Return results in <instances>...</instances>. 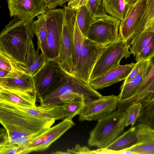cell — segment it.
Returning <instances> with one entry per match:
<instances>
[{"instance_id":"cell-1","label":"cell","mask_w":154,"mask_h":154,"mask_svg":"<svg viewBox=\"0 0 154 154\" xmlns=\"http://www.w3.org/2000/svg\"><path fill=\"white\" fill-rule=\"evenodd\" d=\"M55 121L35 117L0 101V122L10 145H17L20 154L29 141L51 127Z\"/></svg>"},{"instance_id":"cell-2","label":"cell","mask_w":154,"mask_h":154,"mask_svg":"<svg viewBox=\"0 0 154 154\" xmlns=\"http://www.w3.org/2000/svg\"><path fill=\"white\" fill-rule=\"evenodd\" d=\"M33 22L14 16L0 34V51L11 61L13 65L26 66V53L34 33Z\"/></svg>"},{"instance_id":"cell-3","label":"cell","mask_w":154,"mask_h":154,"mask_svg":"<svg viewBox=\"0 0 154 154\" xmlns=\"http://www.w3.org/2000/svg\"><path fill=\"white\" fill-rule=\"evenodd\" d=\"M125 115V112L117 109L98 120L90 132L88 141V146L105 148L112 143L124 131Z\"/></svg>"},{"instance_id":"cell-4","label":"cell","mask_w":154,"mask_h":154,"mask_svg":"<svg viewBox=\"0 0 154 154\" xmlns=\"http://www.w3.org/2000/svg\"><path fill=\"white\" fill-rule=\"evenodd\" d=\"M63 8L65 15L57 59L63 69L71 75L74 68L73 37L77 10L66 5Z\"/></svg>"},{"instance_id":"cell-5","label":"cell","mask_w":154,"mask_h":154,"mask_svg":"<svg viewBox=\"0 0 154 154\" xmlns=\"http://www.w3.org/2000/svg\"><path fill=\"white\" fill-rule=\"evenodd\" d=\"M130 45L121 38L106 46L96 62L90 76L89 81L103 76L120 65L122 59L130 57Z\"/></svg>"},{"instance_id":"cell-6","label":"cell","mask_w":154,"mask_h":154,"mask_svg":"<svg viewBox=\"0 0 154 154\" xmlns=\"http://www.w3.org/2000/svg\"><path fill=\"white\" fill-rule=\"evenodd\" d=\"M45 14L47 47L44 55L46 61L58 57L65 11L64 8L49 9Z\"/></svg>"},{"instance_id":"cell-7","label":"cell","mask_w":154,"mask_h":154,"mask_svg":"<svg viewBox=\"0 0 154 154\" xmlns=\"http://www.w3.org/2000/svg\"><path fill=\"white\" fill-rule=\"evenodd\" d=\"M120 23L119 19L108 15L95 18L90 26L86 37L106 46L120 38L119 33Z\"/></svg>"},{"instance_id":"cell-8","label":"cell","mask_w":154,"mask_h":154,"mask_svg":"<svg viewBox=\"0 0 154 154\" xmlns=\"http://www.w3.org/2000/svg\"><path fill=\"white\" fill-rule=\"evenodd\" d=\"M106 47L85 36L79 60L71 75L89 83L94 66Z\"/></svg>"},{"instance_id":"cell-9","label":"cell","mask_w":154,"mask_h":154,"mask_svg":"<svg viewBox=\"0 0 154 154\" xmlns=\"http://www.w3.org/2000/svg\"><path fill=\"white\" fill-rule=\"evenodd\" d=\"M118 101L117 96L113 95L85 101L79 120L81 122L98 121L104 118L116 110Z\"/></svg>"},{"instance_id":"cell-10","label":"cell","mask_w":154,"mask_h":154,"mask_svg":"<svg viewBox=\"0 0 154 154\" xmlns=\"http://www.w3.org/2000/svg\"><path fill=\"white\" fill-rule=\"evenodd\" d=\"M75 125L72 119L65 118L58 124L50 127L29 141L25 147L22 154L45 150Z\"/></svg>"},{"instance_id":"cell-11","label":"cell","mask_w":154,"mask_h":154,"mask_svg":"<svg viewBox=\"0 0 154 154\" xmlns=\"http://www.w3.org/2000/svg\"><path fill=\"white\" fill-rule=\"evenodd\" d=\"M68 74L57 59L48 60L33 76L35 92L38 97L52 84Z\"/></svg>"},{"instance_id":"cell-12","label":"cell","mask_w":154,"mask_h":154,"mask_svg":"<svg viewBox=\"0 0 154 154\" xmlns=\"http://www.w3.org/2000/svg\"><path fill=\"white\" fill-rule=\"evenodd\" d=\"M7 2L11 17L32 21L35 17L47 11L45 0H7Z\"/></svg>"},{"instance_id":"cell-13","label":"cell","mask_w":154,"mask_h":154,"mask_svg":"<svg viewBox=\"0 0 154 154\" xmlns=\"http://www.w3.org/2000/svg\"><path fill=\"white\" fill-rule=\"evenodd\" d=\"M147 0H139L129 8L125 17L120 20L119 33L121 38L128 42L135 35L137 26L145 8Z\"/></svg>"},{"instance_id":"cell-14","label":"cell","mask_w":154,"mask_h":154,"mask_svg":"<svg viewBox=\"0 0 154 154\" xmlns=\"http://www.w3.org/2000/svg\"><path fill=\"white\" fill-rule=\"evenodd\" d=\"M0 87L7 89L35 93L33 76L14 66L7 75L0 78Z\"/></svg>"},{"instance_id":"cell-15","label":"cell","mask_w":154,"mask_h":154,"mask_svg":"<svg viewBox=\"0 0 154 154\" xmlns=\"http://www.w3.org/2000/svg\"><path fill=\"white\" fill-rule=\"evenodd\" d=\"M57 91L59 95L72 93L82 94L84 97L85 101L96 99L102 96L93 88L89 83L71 75Z\"/></svg>"},{"instance_id":"cell-16","label":"cell","mask_w":154,"mask_h":154,"mask_svg":"<svg viewBox=\"0 0 154 154\" xmlns=\"http://www.w3.org/2000/svg\"><path fill=\"white\" fill-rule=\"evenodd\" d=\"M135 64L136 63L132 62L125 65H120L103 76L90 81L89 83L96 90L110 86L125 79L132 70Z\"/></svg>"},{"instance_id":"cell-17","label":"cell","mask_w":154,"mask_h":154,"mask_svg":"<svg viewBox=\"0 0 154 154\" xmlns=\"http://www.w3.org/2000/svg\"><path fill=\"white\" fill-rule=\"evenodd\" d=\"M136 127L137 141L127 149L135 154H154V129L144 123Z\"/></svg>"},{"instance_id":"cell-18","label":"cell","mask_w":154,"mask_h":154,"mask_svg":"<svg viewBox=\"0 0 154 154\" xmlns=\"http://www.w3.org/2000/svg\"><path fill=\"white\" fill-rule=\"evenodd\" d=\"M37 96L35 93L7 89L0 87V100L23 106L35 107Z\"/></svg>"},{"instance_id":"cell-19","label":"cell","mask_w":154,"mask_h":154,"mask_svg":"<svg viewBox=\"0 0 154 154\" xmlns=\"http://www.w3.org/2000/svg\"><path fill=\"white\" fill-rule=\"evenodd\" d=\"M86 2L87 0H71L67 6L76 9L78 25L82 33L86 37L90 25L95 19L87 6Z\"/></svg>"},{"instance_id":"cell-20","label":"cell","mask_w":154,"mask_h":154,"mask_svg":"<svg viewBox=\"0 0 154 154\" xmlns=\"http://www.w3.org/2000/svg\"><path fill=\"white\" fill-rule=\"evenodd\" d=\"M21 111L38 118L56 120L64 119L66 117L62 108H50L41 106L34 107H24L7 101L0 100Z\"/></svg>"},{"instance_id":"cell-21","label":"cell","mask_w":154,"mask_h":154,"mask_svg":"<svg viewBox=\"0 0 154 154\" xmlns=\"http://www.w3.org/2000/svg\"><path fill=\"white\" fill-rule=\"evenodd\" d=\"M154 99V81L138 94L126 99L119 100L117 109L122 112H125L129 106L133 104L140 103L143 105Z\"/></svg>"},{"instance_id":"cell-22","label":"cell","mask_w":154,"mask_h":154,"mask_svg":"<svg viewBox=\"0 0 154 154\" xmlns=\"http://www.w3.org/2000/svg\"><path fill=\"white\" fill-rule=\"evenodd\" d=\"M152 65V63L128 82L123 83L120 87V93L117 96L119 100L128 98L134 95L146 76Z\"/></svg>"},{"instance_id":"cell-23","label":"cell","mask_w":154,"mask_h":154,"mask_svg":"<svg viewBox=\"0 0 154 154\" xmlns=\"http://www.w3.org/2000/svg\"><path fill=\"white\" fill-rule=\"evenodd\" d=\"M148 31L154 32V0H147L143 14L137 26L135 35Z\"/></svg>"},{"instance_id":"cell-24","label":"cell","mask_w":154,"mask_h":154,"mask_svg":"<svg viewBox=\"0 0 154 154\" xmlns=\"http://www.w3.org/2000/svg\"><path fill=\"white\" fill-rule=\"evenodd\" d=\"M137 141L136 126H131L107 148L111 150L118 151L129 147L135 144Z\"/></svg>"},{"instance_id":"cell-25","label":"cell","mask_w":154,"mask_h":154,"mask_svg":"<svg viewBox=\"0 0 154 154\" xmlns=\"http://www.w3.org/2000/svg\"><path fill=\"white\" fill-rule=\"evenodd\" d=\"M41 106L50 108H60L63 105L69 102L85 100L82 94L75 93L61 95L40 100Z\"/></svg>"},{"instance_id":"cell-26","label":"cell","mask_w":154,"mask_h":154,"mask_svg":"<svg viewBox=\"0 0 154 154\" xmlns=\"http://www.w3.org/2000/svg\"><path fill=\"white\" fill-rule=\"evenodd\" d=\"M102 3L106 12L120 20L130 7L125 0H103Z\"/></svg>"},{"instance_id":"cell-27","label":"cell","mask_w":154,"mask_h":154,"mask_svg":"<svg viewBox=\"0 0 154 154\" xmlns=\"http://www.w3.org/2000/svg\"><path fill=\"white\" fill-rule=\"evenodd\" d=\"M33 22V28L38 40V50L40 49L43 55L47 47L46 18L45 14L37 16Z\"/></svg>"},{"instance_id":"cell-28","label":"cell","mask_w":154,"mask_h":154,"mask_svg":"<svg viewBox=\"0 0 154 154\" xmlns=\"http://www.w3.org/2000/svg\"><path fill=\"white\" fill-rule=\"evenodd\" d=\"M154 35L153 32H145L135 35L131 40L130 51L134 57L138 55Z\"/></svg>"},{"instance_id":"cell-29","label":"cell","mask_w":154,"mask_h":154,"mask_svg":"<svg viewBox=\"0 0 154 154\" xmlns=\"http://www.w3.org/2000/svg\"><path fill=\"white\" fill-rule=\"evenodd\" d=\"M137 121L147 124L154 129V99L142 105L140 116Z\"/></svg>"},{"instance_id":"cell-30","label":"cell","mask_w":154,"mask_h":154,"mask_svg":"<svg viewBox=\"0 0 154 154\" xmlns=\"http://www.w3.org/2000/svg\"><path fill=\"white\" fill-rule=\"evenodd\" d=\"M85 36L79 29L76 19L73 37L74 50L73 59V70L79 60L80 54L83 47L84 39Z\"/></svg>"},{"instance_id":"cell-31","label":"cell","mask_w":154,"mask_h":154,"mask_svg":"<svg viewBox=\"0 0 154 154\" xmlns=\"http://www.w3.org/2000/svg\"><path fill=\"white\" fill-rule=\"evenodd\" d=\"M142 106L141 103H135L126 109L124 121L125 127L130 125L133 126L135 124L140 116Z\"/></svg>"},{"instance_id":"cell-32","label":"cell","mask_w":154,"mask_h":154,"mask_svg":"<svg viewBox=\"0 0 154 154\" xmlns=\"http://www.w3.org/2000/svg\"><path fill=\"white\" fill-rule=\"evenodd\" d=\"M85 100L69 102L62 105L63 112L66 118L72 119L77 115H79L84 106Z\"/></svg>"},{"instance_id":"cell-33","label":"cell","mask_w":154,"mask_h":154,"mask_svg":"<svg viewBox=\"0 0 154 154\" xmlns=\"http://www.w3.org/2000/svg\"><path fill=\"white\" fill-rule=\"evenodd\" d=\"M103 0H87L86 5L95 18L102 17L107 15L102 3Z\"/></svg>"},{"instance_id":"cell-34","label":"cell","mask_w":154,"mask_h":154,"mask_svg":"<svg viewBox=\"0 0 154 154\" xmlns=\"http://www.w3.org/2000/svg\"><path fill=\"white\" fill-rule=\"evenodd\" d=\"M39 50L35 49L33 39H30L26 53V66H24L19 65L23 67L28 68L31 66L38 59L39 56Z\"/></svg>"},{"instance_id":"cell-35","label":"cell","mask_w":154,"mask_h":154,"mask_svg":"<svg viewBox=\"0 0 154 154\" xmlns=\"http://www.w3.org/2000/svg\"><path fill=\"white\" fill-rule=\"evenodd\" d=\"M151 63V58L137 62L127 78L125 80L123 83H125L128 82L141 71L148 67Z\"/></svg>"},{"instance_id":"cell-36","label":"cell","mask_w":154,"mask_h":154,"mask_svg":"<svg viewBox=\"0 0 154 154\" xmlns=\"http://www.w3.org/2000/svg\"><path fill=\"white\" fill-rule=\"evenodd\" d=\"M45 61L44 55L41 52L38 60L29 67L24 68L19 65H15L14 66L23 70L29 75L32 76L39 70Z\"/></svg>"},{"instance_id":"cell-37","label":"cell","mask_w":154,"mask_h":154,"mask_svg":"<svg viewBox=\"0 0 154 154\" xmlns=\"http://www.w3.org/2000/svg\"><path fill=\"white\" fill-rule=\"evenodd\" d=\"M153 55H154V35L140 53L135 57V60L137 62L142 60H146L150 58Z\"/></svg>"},{"instance_id":"cell-38","label":"cell","mask_w":154,"mask_h":154,"mask_svg":"<svg viewBox=\"0 0 154 154\" xmlns=\"http://www.w3.org/2000/svg\"><path fill=\"white\" fill-rule=\"evenodd\" d=\"M54 154H93L92 150L87 146H81L79 144H76L75 147L68 149L65 152L57 151Z\"/></svg>"},{"instance_id":"cell-39","label":"cell","mask_w":154,"mask_h":154,"mask_svg":"<svg viewBox=\"0 0 154 154\" xmlns=\"http://www.w3.org/2000/svg\"><path fill=\"white\" fill-rule=\"evenodd\" d=\"M13 65L11 60L2 52L0 51V69L11 71Z\"/></svg>"},{"instance_id":"cell-40","label":"cell","mask_w":154,"mask_h":154,"mask_svg":"<svg viewBox=\"0 0 154 154\" xmlns=\"http://www.w3.org/2000/svg\"><path fill=\"white\" fill-rule=\"evenodd\" d=\"M1 154H20V151L18 146L16 145H9L0 149Z\"/></svg>"},{"instance_id":"cell-41","label":"cell","mask_w":154,"mask_h":154,"mask_svg":"<svg viewBox=\"0 0 154 154\" xmlns=\"http://www.w3.org/2000/svg\"><path fill=\"white\" fill-rule=\"evenodd\" d=\"M71 0H45L47 8L49 9H54L57 6H62L66 2Z\"/></svg>"},{"instance_id":"cell-42","label":"cell","mask_w":154,"mask_h":154,"mask_svg":"<svg viewBox=\"0 0 154 154\" xmlns=\"http://www.w3.org/2000/svg\"><path fill=\"white\" fill-rule=\"evenodd\" d=\"M0 132V149H1L10 145L8 134L4 128H1Z\"/></svg>"},{"instance_id":"cell-43","label":"cell","mask_w":154,"mask_h":154,"mask_svg":"<svg viewBox=\"0 0 154 154\" xmlns=\"http://www.w3.org/2000/svg\"><path fill=\"white\" fill-rule=\"evenodd\" d=\"M93 154H117V152L110 150L107 147L103 148H98V149L92 150Z\"/></svg>"},{"instance_id":"cell-44","label":"cell","mask_w":154,"mask_h":154,"mask_svg":"<svg viewBox=\"0 0 154 154\" xmlns=\"http://www.w3.org/2000/svg\"><path fill=\"white\" fill-rule=\"evenodd\" d=\"M117 154H134L135 153L132 151L128 149H126L123 150L117 151Z\"/></svg>"},{"instance_id":"cell-45","label":"cell","mask_w":154,"mask_h":154,"mask_svg":"<svg viewBox=\"0 0 154 154\" xmlns=\"http://www.w3.org/2000/svg\"><path fill=\"white\" fill-rule=\"evenodd\" d=\"M130 7L133 6L139 0H125Z\"/></svg>"},{"instance_id":"cell-46","label":"cell","mask_w":154,"mask_h":154,"mask_svg":"<svg viewBox=\"0 0 154 154\" xmlns=\"http://www.w3.org/2000/svg\"><path fill=\"white\" fill-rule=\"evenodd\" d=\"M10 72L0 69V78L5 77Z\"/></svg>"}]
</instances>
